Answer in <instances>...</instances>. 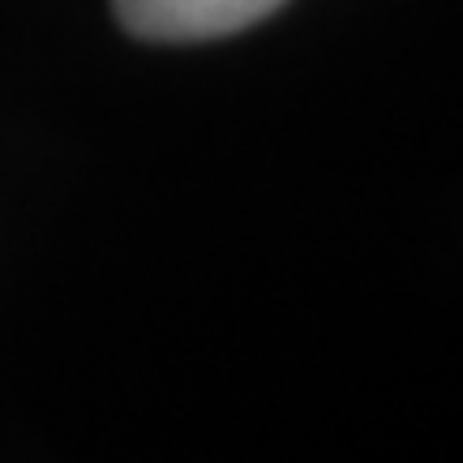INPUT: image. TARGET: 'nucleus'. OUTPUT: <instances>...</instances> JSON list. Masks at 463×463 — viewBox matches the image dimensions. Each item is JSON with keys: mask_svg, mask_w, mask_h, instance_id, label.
Wrapping results in <instances>:
<instances>
[{"mask_svg": "<svg viewBox=\"0 0 463 463\" xmlns=\"http://www.w3.org/2000/svg\"><path fill=\"white\" fill-rule=\"evenodd\" d=\"M288 0H112L116 22L150 43L228 39L283 9Z\"/></svg>", "mask_w": 463, "mask_h": 463, "instance_id": "obj_1", "label": "nucleus"}]
</instances>
